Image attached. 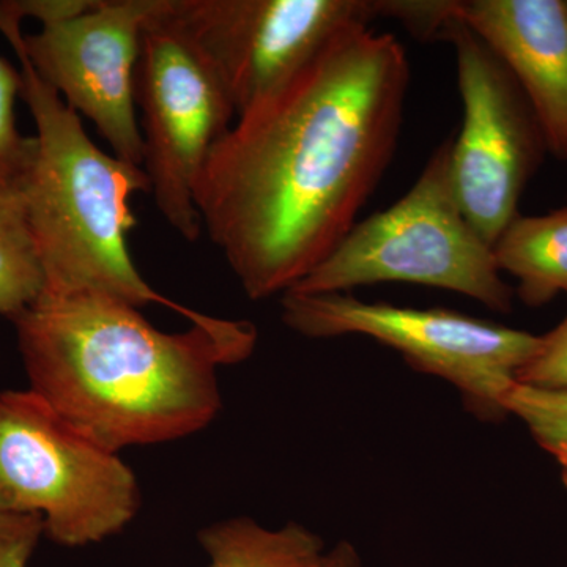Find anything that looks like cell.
<instances>
[{
  "mask_svg": "<svg viewBox=\"0 0 567 567\" xmlns=\"http://www.w3.org/2000/svg\"><path fill=\"white\" fill-rule=\"evenodd\" d=\"M409 85L401 41L353 25L218 141L197 212L248 298L286 293L352 230L393 162Z\"/></svg>",
  "mask_w": 567,
  "mask_h": 567,
  "instance_id": "cell-1",
  "label": "cell"
},
{
  "mask_svg": "<svg viewBox=\"0 0 567 567\" xmlns=\"http://www.w3.org/2000/svg\"><path fill=\"white\" fill-rule=\"evenodd\" d=\"M29 390L118 453L203 431L221 410L218 369L251 357L257 328L212 317L164 333L99 290L43 292L13 320Z\"/></svg>",
  "mask_w": 567,
  "mask_h": 567,
  "instance_id": "cell-2",
  "label": "cell"
},
{
  "mask_svg": "<svg viewBox=\"0 0 567 567\" xmlns=\"http://www.w3.org/2000/svg\"><path fill=\"white\" fill-rule=\"evenodd\" d=\"M3 37L20 61V96L37 128L21 193L44 292L99 290L140 309L167 306L192 323L210 320L156 292L133 262L128 234L136 219L130 200L134 193L151 192L144 169L107 155L91 140L81 115L33 70L22 31Z\"/></svg>",
  "mask_w": 567,
  "mask_h": 567,
  "instance_id": "cell-3",
  "label": "cell"
},
{
  "mask_svg": "<svg viewBox=\"0 0 567 567\" xmlns=\"http://www.w3.org/2000/svg\"><path fill=\"white\" fill-rule=\"evenodd\" d=\"M383 282L451 290L496 312L513 308V289L503 281L492 246L458 205L451 140L435 148L398 203L354 224L333 252L287 292L346 293Z\"/></svg>",
  "mask_w": 567,
  "mask_h": 567,
  "instance_id": "cell-4",
  "label": "cell"
},
{
  "mask_svg": "<svg viewBox=\"0 0 567 567\" xmlns=\"http://www.w3.org/2000/svg\"><path fill=\"white\" fill-rule=\"evenodd\" d=\"M132 468L32 390L0 391V513L35 514L65 547L102 543L132 524Z\"/></svg>",
  "mask_w": 567,
  "mask_h": 567,
  "instance_id": "cell-5",
  "label": "cell"
},
{
  "mask_svg": "<svg viewBox=\"0 0 567 567\" xmlns=\"http://www.w3.org/2000/svg\"><path fill=\"white\" fill-rule=\"evenodd\" d=\"M282 322L306 338L369 336L416 371L461 391L477 417L499 421L506 391L537 353L540 336L450 311L365 303L349 293H282Z\"/></svg>",
  "mask_w": 567,
  "mask_h": 567,
  "instance_id": "cell-6",
  "label": "cell"
},
{
  "mask_svg": "<svg viewBox=\"0 0 567 567\" xmlns=\"http://www.w3.org/2000/svg\"><path fill=\"white\" fill-rule=\"evenodd\" d=\"M144 169L164 221L185 238L203 234L196 193L208 156L233 128L235 107L215 71L155 0L134 70Z\"/></svg>",
  "mask_w": 567,
  "mask_h": 567,
  "instance_id": "cell-7",
  "label": "cell"
},
{
  "mask_svg": "<svg viewBox=\"0 0 567 567\" xmlns=\"http://www.w3.org/2000/svg\"><path fill=\"white\" fill-rule=\"evenodd\" d=\"M166 14L226 89L237 117L281 91L377 0H166Z\"/></svg>",
  "mask_w": 567,
  "mask_h": 567,
  "instance_id": "cell-8",
  "label": "cell"
},
{
  "mask_svg": "<svg viewBox=\"0 0 567 567\" xmlns=\"http://www.w3.org/2000/svg\"><path fill=\"white\" fill-rule=\"evenodd\" d=\"M456 51L464 121L451 141V182L462 212L494 246L518 215V200L546 148L524 93L502 61L464 22L447 32Z\"/></svg>",
  "mask_w": 567,
  "mask_h": 567,
  "instance_id": "cell-9",
  "label": "cell"
},
{
  "mask_svg": "<svg viewBox=\"0 0 567 567\" xmlns=\"http://www.w3.org/2000/svg\"><path fill=\"white\" fill-rule=\"evenodd\" d=\"M155 0H91L84 10L24 35L37 74L84 115L114 156L144 166L134 70Z\"/></svg>",
  "mask_w": 567,
  "mask_h": 567,
  "instance_id": "cell-10",
  "label": "cell"
},
{
  "mask_svg": "<svg viewBox=\"0 0 567 567\" xmlns=\"http://www.w3.org/2000/svg\"><path fill=\"white\" fill-rule=\"evenodd\" d=\"M458 17L517 82L547 151L567 162V2L462 0Z\"/></svg>",
  "mask_w": 567,
  "mask_h": 567,
  "instance_id": "cell-11",
  "label": "cell"
},
{
  "mask_svg": "<svg viewBox=\"0 0 567 567\" xmlns=\"http://www.w3.org/2000/svg\"><path fill=\"white\" fill-rule=\"evenodd\" d=\"M496 265L517 279V293L532 308L567 293V207L540 216L517 215L494 246Z\"/></svg>",
  "mask_w": 567,
  "mask_h": 567,
  "instance_id": "cell-12",
  "label": "cell"
},
{
  "mask_svg": "<svg viewBox=\"0 0 567 567\" xmlns=\"http://www.w3.org/2000/svg\"><path fill=\"white\" fill-rule=\"evenodd\" d=\"M208 567H323V543L303 525L260 527L248 517L213 524L199 533Z\"/></svg>",
  "mask_w": 567,
  "mask_h": 567,
  "instance_id": "cell-13",
  "label": "cell"
},
{
  "mask_svg": "<svg viewBox=\"0 0 567 567\" xmlns=\"http://www.w3.org/2000/svg\"><path fill=\"white\" fill-rule=\"evenodd\" d=\"M21 186H0V316L13 322L44 292Z\"/></svg>",
  "mask_w": 567,
  "mask_h": 567,
  "instance_id": "cell-14",
  "label": "cell"
},
{
  "mask_svg": "<svg viewBox=\"0 0 567 567\" xmlns=\"http://www.w3.org/2000/svg\"><path fill=\"white\" fill-rule=\"evenodd\" d=\"M506 413L524 421L537 443L567 462V390L514 383L503 398Z\"/></svg>",
  "mask_w": 567,
  "mask_h": 567,
  "instance_id": "cell-15",
  "label": "cell"
},
{
  "mask_svg": "<svg viewBox=\"0 0 567 567\" xmlns=\"http://www.w3.org/2000/svg\"><path fill=\"white\" fill-rule=\"evenodd\" d=\"M20 95V70L0 58V186H21L32 159L33 137L22 136L14 115Z\"/></svg>",
  "mask_w": 567,
  "mask_h": 567,
  "instance_id": "cell-16",
  "label": "cell"
},
{
  "mask_svg": "<svg viewBox=\"0 0 567 567\" xmlns=\"http://www.w3.org/2000/svg\"><path fill=\"white\" fill-rule=\"evenodd\" d=\"M379 18H391L404 24L410 32L423 40H446L457 21V0L409 2V0H377Z\"/></svg>",
  "mask_w": 567,
  "mask_h": 567,
  "instance_id": "cell-17",
  "label": "cell"
},
{
  "mask_svg": "<svg viewBox=\"0 0 567 567\" xmlns=\"http://www.w3.org/2000/svg\"><path fill=\"white\" fill-rule=\"evenodd\" d=\"M517 383L567 390V316L555 330L540 336L539 350L518 372Z\"/></svg>",
  "mask_w": 567,
  "mask_h": 567,
  "instance_id": "cell-18",
  "label": "cell"
},
{
  "mask_svg": "<svg viewBox=\"0 0 567 567\" xmlns=\"http://www.w3.org/2000/svg\"><path fill=\"white\" fill-rule=\"evenodd\" d=\"M43 535L40 516L0 513V567H28Z\"/></svg>",
  "mask_w": 567,
  "mask_h": 567,
  "instance_id": "cell-19",
  "label": "cell"
},
{
  "mask_svg": "<svg viewBox=\"0 0 567 567\" xmlns=\"http://www.w3.org/2000/svg\"><path fill=\"white\" fill-rule=\"evenodd\" d=\"M323 567H360V561L353 548L342 543L327 555Z\"/></svg>",
  "mask_w": 567,
  "mask_h": 567,
  "instance_id": "cell-20",
  "label": "cell"
},
{
  "mask_svg": "<svg viewBox=\"0 0 567 567\" xmlns=\"http://www.w3.org/2000/svg\"><path fill=\"white\" fill-rule=\"evenodd\" d=\"M563 466V481H565L566 487H567V462L565 464H561Z\"/></svg>",
  "mask_w": 567,
  "mask_h": 567,
  "instance_id": "cell-21",
  "label": "cell"
}]
</instances>
